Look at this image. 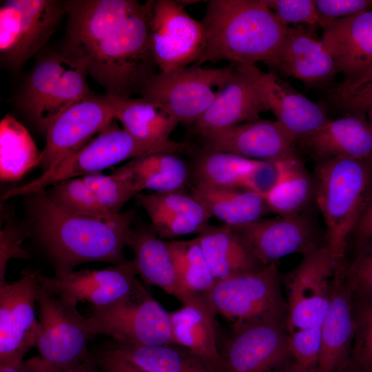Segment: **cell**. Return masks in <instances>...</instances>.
Instances as JSON below:
<instances>
[{"label":"cell","mask_w":372,"mask_h":372,"mask_svg":"<svg viewBox=\"0 0 372 372\" xmlns=\"http://www.w3.org/2000/svg\"><path fill=\"white\" fill-rule=\"evenodd\" d=\"M30 232L50 259L57 276L89 262H125L130 211L109 216L76 214L59 206L45 190L28 195Z\"/></svg>","instance_id":"cell-1"},{"label":"cell","mask_w":372,"mask_h":372,"mask_svg":"<svg viewBox=\"0 0 372 372\" xmlns=\"http://www.w3.org/2000/svg\"><path fill=\"white\" fill-rule=\"evenodd\" d=\"M201 22L206 41L194 64L199 66L227 60L273 68L289 28L264 0L209 1Z\"/></svg>","instance_id":"cell-2"},{"label":"cell","mask_w":372,"mask_h":372,"mask_svg":"<svg viewBox=\"0 0 372 372\" xmlns=\"http://www.w3.org/2000/svg\"><path fill=\"white\" fill-rule=\"evenodd\" d=\"M155 1L141 6L85 58L87 74L106 94H140L158 72L150 48V27Z\"/></svg>","instance_id":"cell-3"},{"label":"cell","mask_w":372,"mask_h":372,"mask_svg":"<svg viewBox=\"0 0 372 372\" xmlns=\"http://www.w3.org/2000/svg\"><path fill=\"white\" fill-rule=\"evenodd\" d=\"M314 197L327 227V242L345 257L347 241L372 199V161L335 158L316 162Z\"/></svg>","instance_id":"cell-4"},{"label":"cell","mask_w":372,"mask_h":372,"mask_svg":"<svg viewBox=\"0 0 372 372\" xmlns=\"http://www.w3.org/2000/svg\"><path fill=\"white\" fill-rule=\"evenodd\" d=\"M188 144L170 139L163 143L138 140L120 128L114 121L79 150L34 180L6 191L1 200L45 190L59 182L99 173L128 159L161 152H186Z\"/></svg>","instance_id":"cell-5"},{"label":"cell","mask_w":372,"mask_h":372,"mask_svg":"<svg viewBox=\"0 0 372 372\" xmlns=\"http://www.w3.org/2000/svg\"><path fill=\"white\" fill-rule=\"evenodd\" d=\"M85 61L63 52H51L34 65L21 92V110L41 130L65 110L93 94Z\"/></svg>","instance_id":"cell-6"},{"label":"cell","mask_w":372,"mask_h":372,"mask_svg":"<svg viewBox=\"0 0 372 372\" xmlns=\"http://www.w3.org/2000/svg\"><path fill=\"white\" fill-rule=\"evenodd\" d=\"M215 313L234 328L262 320H286L287 304L275 263L216 280L204 295Z\"/></svg>","instance_id":"cell-7"},{"label":"cell","mask_w":372,"mask_h":372,"mask_svg":"<svg viewBox=\"0 0 372 372\" xmlns=\"http://www.w3.org/2000/svg\"><path fill=\"white\" fill-rule=\"evenodd\" d=\"M235 63L220 68L193 65L183 69L158 71L140 94L158 105L178 123L194 124L212 104L216 92L230 78Z\"/></svg>","instance_id":"cell-8"},{"label":"cell","mask_w":372,"mask_h":372,"mask_svg":"<svg viewBox=\"0 0 372 372\" xmlns=\"http://www.w3.org/2000/svg\"><path fill=\"white\" fill-rule=\"evenodd\" d=\"M92 333L133 346L175 344L169 313L141 284L127 298L103 308H92L86 318Z\"/></svg>","instance_id":"cell-9"},{"label":"cell","mask_w":372,"mask_h":372,"mask_svg":"<svg viewBox=\"0 0 372 372\" xmlns=\"http://www.w3.org/2000/svg\"><path fill=\"white\" fill-rule=\"evenodd\" d=\"M344 259L325 243L303 255L287 275L288 333L321 325L329 306L333 278Z\"/></svg>","instance_id":"cell-10"},{"label":"cell","mask_w":372,"mask_h":372,"mask_svg":"<svg viewBox=\"0 0 372 372\" xmlns=\"http://www.w3.org/2000/svg\"><path fill=\"white\" fill-rule=\"evenodd\" d=\"M38 348L43 364L50 372H65L87 360L88 343L94 336L76 305L41 293L38 302Z\"/></svg>","instance_id":"cell-11"},{"label":"cell","mask_w":372,"mask_h":372,"mask_svg":"<svg viewBox=\"0 0 372 372\" xmlns=\"http://www.w3.org/2000/svg\"><path fill=\"white\" fill-rule=\"evenodd\" d=\"M65 15L63 1L8 0L0 8V53L17 69L38 52Z\"/></svg>","instance_id":"cell-12"},{"label":"cell","mask_w":372,"mask_h":372,"mask_svg":"<svg viewBox=\"0 0 372 372\" xmlns=\"http://www.w3.org/2000/svg\"><path fill=\"white\" fill-rule=\"evenodd\" d=\"M39 274L36 270L25 271L16 281L0 285V366L19 364L28 349L36 347Z\"/></svg>","instance_id":"cell-13"},{"label":"cell","mask_w":372,"mask_h":372,"mask_svg":"<svg viewBox=\"0 0 372 372\" xmlns=\"http://www.w3.org/2000/svg\"><path fill=\"white\" fill-rule=\"evenodd\" d=\"M206 41L204 26L179 1H155L150 48L158 71L185 68L197 62Z\"/></svg>","instance_id":"cell-14"},{"label":"cell","mask_w":372,"mask_h":372,"mask_svg":"<svg viewBox=\"0 0 372 372\" xmlns=\"http://www.w3.org/2000/svg\"><path fill=\"white\" fill-rule=\"evenodd\" d=\"M223 372H278L293 361L285 322L262 320L234 328L221 353Z\"/></svg>","instance_id":"cell-15"},{"label":"cell","mask_w":372,"mask_h":372,"mask_svg":"<svg viewBox=\"0 0 372 372\" xmlns=\"http://www.w3.org/2000/svg\"><path fill=\"white\" fill-rule=\"evenodd\" d=\"M114 119L107 94H93L65 110L46 131L39 165L43 172L79 150Z\"/></svg>","instance_id":"cell-16"},{"label":"cell","mask_w":372,"mask_h":372,"mask_svg":"<svg viewBox=\"0 0 372 372\" xmlns=\"http://www.w3.org/2000/svg\"><path fill=\"white\" fill-rule=\"evenodd\" d=\"M132 260L100 270H81L65 276H46L39 272L43 293L77 304L103 308L132 295L141 285Z\"/></svg>","instance_id":"cell-17"},{"label":"cell","mask_w":372,"mask_h":372,"mask_svg":"<svg viewBox=\"0 0 372 372\" xmlns=\"http://www.w3.org/2000/svg\"><path fill=\"white\" fill-rule=\"evenodd\" d=\"M141 4L136 0L63 1L67 20L61 51L85 61Z\"/></svg>","instance_id":"cell-18"},{"label":"cell","mask_w":372,"mask_h":372,"mask_svg":"<svg viewBox=\"0 0 372 372\" xmlns=\"http://www.w3.org/2000/svg\"><path fill=\"white\" fill-rule=\"evenodd\" d=\"M254 64H236L228 81L217 90L215 99L194 124L198 136L260 119L268 111L258 82Z\"/></svg>","instance_id":"cell-19"},{"label":"cell","mask_w":372,"mask_h":372,"mask_svg":"<svg viewBox=\"0 0 372 372\" xmlns=\"http://www.w3.org/2000/svg\"><path fill=\"white\" fill-rule=\"evenodd\" d=\"M91 356L104 372H216L205 361L175 344L133 346L111 339Z\"/></svg>","instance_id":"cell-20"},{"label":"cell","mask_w":372,"mask_h":372,"mask_svg":"<svg viewBox=\"0 0 372 372\" xmlns=\"http://www.w3.org/2000/svg\"><path fill=\"white\" fill-rule=\"evenodd\" d=\"M230 227V226H229ZM246 247L263 267L288 255H304L321 246L311 221L302 214L231 227Z\"/></svg>","instance_id":"cell-21"},{"label":"cell","mask_w":372,"mask_h":372,"mask_svg":"<svg viewBox=\"0 0 372 372\" xmlns=\"http://www.w3.org/2000/svg\"><path fill=\"white\" fill-rule=\"evenodd\" d=\"M199 136L205 150L255 161H281L298 151L296 140L276 121L259 119Z\"/></svg>","instance_id":"cell-22"},{"label":"cell","mask_w":372,"mask_h":372,"mask_svg":"<svg viewBox=\"0 0 372 372\" xmlns=\"http://www.w3.org/2000/svg\"><path fill=\"white\" fill-rule=\"evenodd\" d=\"M353 299L341 263L333 278L329 309L320 325L316 372H344L350 366L355 331Z\"/></svg>","instance_id":"cell-23"},{"label":"cell","mask_w":372,"mask_h":372,"mask_svg":"<svg viewBox=\"0 0 372 372\" xmlns=\"http://www.w3.org/2000/svg\"><path fill=\"white\" fill-rule=\"evenodd\" d=\"M126 245L134 254L132 261L137 274L145 282L161 288L183 305L194 306L215 315L203 295L192 292L183 285L174 268L167 242L152 227L131 229Z\"/></svg>","instance_id":"cell-24"},{"label":"cell","mask_w":372,"mask_h":372,"mask_svg":"<svg viewBox=\"0 0 372 372\" xmlns=\"http://www.w3.org/2000/svg\"><path fill=\"white\" fill-rule=\"evenodd\" d=\"M364 112L330 119L313 133L297 141V147L316 162L347 158L372 161V130Z\"/></svg>","instance_id":"cell-25"},{"label":"cell","mask_w":372,"mask_h":372,"mask_svg":"<svg viewBox=\"0 0 372 372\" xmlns=\"http://www.w3.org/2000/svg\"><path fill=\"white\" fill-rule=\"evenodd\" d=\"M273 68L307 86L328 83L338 74L333 59L314 26H289Z\"/></svg>","instance_id":"cell-26"},{"label":"cell","mask_w":372,"mask_h":372,"mask_svg":"<svg viewBox=\"0 0 372 372\" xmlns=\"http://www.w3.org/2000/svg\"><path fill=\"white\" fill-rule=\"evenodd\" d=\"M322 28V41L343 81L372 66V10L331 21Z\"/></svg>","instance_id":"cell-27"},{"label":"cell","mask_w":372,"mask_h":372,"mask_svg":"<svg viewBox=\"0 0 372 372\" xmlns=\"http://www.w3.org/2000/svg\"><path fill=\"white\" fill-rule=\"evenodd\" d=\"M258 82L268 111L296 143L331 119L323 106L297 92L274 73L259 69Z\"/></svg>","instance_id":"cell-28"},{"label":"cell","mask_w":372,"mask_h":372,"mask_svg":"<svg viewBox=\"0 0 372 372\" xmlns=\"http://www.w3.org/2000/svg\"><path fill=\"white\" fill-rule=\"evenodd\" d=\"M191 195L211 218L215 217L230 227L255 222L271 212L264 197L240 188L196 182Z\"/></svg>","instance_id":"cell-29"},{"label":"cell","mask_w":372,"mask_h":372,"mask_svg":"<svg viewBox=\"0 0 372 372\" xmlns=\"http://www.w3.org/2000/svg\"><path fill=\"white\" fill-rule=\"evenodd\" d=\"M196 238L216 280L263 267L228 225H207Z\"/></svg>","instance_id":"cell-30"},{"label":"cell","mask_w":372,"mask_h":372,"mask_svg":"<svg viewBox=\"0 0 372 372\" xmlns=\"http://www.w3.org/2000/svg\"><path fill=\"white\" fill-rule=\"evenodd\" d=\"M174 343L223 372L224 361L217 346L215 315L194 306L183 307L169 313Z\"/></svg>","instance_id":"cell-31"},{"label":"cell","mask_w":372,"mask_h":372,"mask_svg":"<svg viewBox=\"0 0 372 372\" xmlns=\"http://www.w3.org/2000/svg\"><path fill=\"white\" fill-rule=\"evenodd\" d=\"M107 96L113 105L115 119L132 136L154 143L170 140L178 123L158 105L142 96Z\"/></svg>","instance_id":"cell-32"},{"label":"cell","mask_w":372,"mask_h":372,"mask_svg":"<svg viewBox=\"0 0 372 372\" xmlns=\"http://www.w3.org/2000/svg\"><path fill=\"white\" fill-rule=\"evenodd\" d=\"M141 193L181 190L187 180L186 163L176 154L161 152L130 160L122 165Z\"/></svg>","instance_id":"cell-33"},{"label":"cell","mask_w":372,"mask_h":372,"mask_svg":"<svg viewBox=\"0 0 372 372\" xmlns=\"http://www.w3.org/2000/svg\"><path fill=\"white\" fill-rule=\"evenodd\" d=\"M41 152L27 129L6 114L0 123V178L3 182L21 179L39 166Z\"/></svg>","instance_id":"cell-34"},{"label":"cell","mask_w":372,"mask_h":372,"mask_svg":"<svg viewBox=\"0 0 372 372\" xmlns=\"http://www.w3.org/2000/svg\"><path fill=\"white\" fill-rule=\"evenodd\" d=\"M280 163V180L264 198L270 211L278 216L300 215L314 196L312 176L298 154L281 160Z\"/></svg>","instance_id":"cell-35"},{"label":"cell","mask_w":372,"mask_h":372,"mask_svg":"<svg viewBox=\"0 0 372 372\" xmlns=\"http://www.w3.org/2000/svg\"><path fill=\"white\" fill-rule=\"evenodd\" d=\"M177 275L190 291L205 295L216 280L196 237L167 242Z\"/></svg>","instance_id":"cell-36"},{"label":"cell","mask_w":372,"mask_h":372,"mask_svg":"<svg viewBox=\"0 0 372 372\" xmlns=\"http://www.w3.org/2000/svg\"><path fill=\"white\" fill-rule=\"evenodd\" d=\"M257 161L231 153L204 149L196 164V182L240 188Z\"/></svg>","instance_id":"cell-37"},{"label":"cell","mask_w":372,"mask_h":372,"mask_svg":"<svg viewBox=\"0 0 372 372\" xmlns=\"http://www.w3.org/2000/svg\"><path fill=\"white\" fill-rule=\"evenodd\" d=\"M81 178L93 192L101 207L110 214L120 213L123 207L140 193L122 166L109 175L99 172Z\"/></svg>","instance_id":"cell-38"},{"label":"cell","mask_w":372,"mask_h":372,"mask_svg":"<svg viewBox=\"0 0 372 372\" xmlns=\"http://www.w3.org/2000/svg\"><path fill=\"white\" fill-rule=\"evenodd\" d=\"M138 205L146 213H164L185 215L207 225L211 218L203 206L192 195L181 190L167 192L138 194L136 196Z\"/></svg>","instance_id":"cell-39"},{"label":"cell","mask_w":372,"mask_h":372,"mask_svg":"<svg viewBox=\"0 0 372 372\" xmlns=\"http://www.w3.org/2000/svg\"><path fill=\"white\" fill-rule=\"evenodd\" d=\"M48 193L59 206L76 214L94 216L114 215L107 213L101 207L81 177L59 182L52 185Z\"/></svg>","instance_id":"cell-40"},{"label":"cell","mask_w":372,"mask_h":372,"mask_svg":"<svg viewBox=\"0 0 372 372\" xmlns=\"http://www.w3.org/2000/svg\"><path fill=\"white\" fill-rule=\"evenodd\" d=\"M354 311L355 331L350 366L372 372V300Z\"/></svg>","instance_id":"cell-41"},{"label":"cell","mask_w":372,"mask_h":372,"mask_svg":"<svg viewBox=\"0 0 372 372\" xmlns=\"http://www.w3.org/2000/svg\"><path fill=\"white\" fill-rule=\"evenodd\" d=\"M360 243V251L350 263L346 265L344 260L342 270L353 296L372 300V239Z\"/></svg>","instance_id":"cell-42"},{"label":"cell","mask_w":372,"mask_h":372,"mask_svg":"<svg viewBox=\"0 0 372 372\" xmlns=\"http://www.w3.org/2000/svg\"><path fill=\"white\" fill-rule=\"evenodd\" d=\"M289 345L295 362L309 371H317L321 346L320 326L289 333Z\"/></svg>","instance_id":"cell-43"},{"label":"cell","mask_w":372,"mask_h":372,"mask_svg":"<svg viewBox=\"0 0 372 372\" xmlns=\"http://www.w3.org/2000/svg\"><path fill=\"white\" fill-rule=\"evenodd\" d=\"M285 25L290 24L315 26L320 17L313 0H264Z\"/></svg>","instance_id":"cell-44"},{"label":"cell","mask_w":372,"mask_h":372,"mask_svg":"<svg viewBox=\"0 0 372 372\" xmlns=\"http://www.w3.org/2000/svg\"><path fill=\"white\" fill-rule=\"evenodd\" d=\"M0 231V285L3 284L8 261L12 258L28 259L30 254L22 248V242L30 235L14 220L6 218Z\"/></svg>","instance_id":"cell-45"},{"label":"cell","mask_w":372,"mask_h":372,"mask_svg":"<svg viewBox=\"0 0 372 372\" xmlns=\"http://www.w3.org/2000/svg\"><path fill=\"white\" fill-rule=\"evenodd\" d=\"M281 176L280 161H258L243 179L240 189L265 197L276 187Z\"/></svg>","instance_id":"cell-46"},{"label":"cell","mask_w":372,"mask_h":372,"mask_svg":"<svg viewBox=\"0 0 372 372\" xmlns=\"http://www.w3.org/2000/svg\"><path fill=\"white\" fill-rule=\"evenodd\" d=\"M152 227L161 238H173L200 233L207 226L196 219L178 214L150 213L147 214Z\"/></svg>","instance_id":"cell-47"},{"label":"cell","mask_w":372,"mask_h":372,"mask_svg":"<svg viewBox=\"0 0 372 372\" xmlns=\"http://www.w3.org/2000/svg\"><path fill=\"white\" fill-rule=\"evenodd\" d=\"M319 25L372 10V0H316Z\"/></svg>","instance_id":"cell-48"},{"label":"cell","mask_w":372,"mask_h":372,"mask_svg":"<svg viewBox=\"0 0 372 372\" xmlns=\"http://www.w3.org/2000/svg\"><path fill=\"white\" fill-rule=\"evenodd\" d=\"M333 103L340 109L351 112H364L372 108V83L352 92L331 94Z\"/></svg>","instance_id":"cell-49"},{"label":"cell","mask_w":372,"mask_h":372,"mask_svg":"<svg viewBox=\"0 0 372 372\" xmlns=\"http://www.w3.org/2000/svg\"><path fill=\"white\" fill-rule=\"evenodd\" d=\"M370 83H372V66L347 81H342L341 83L331 90V94L352 92Z\"/></svg>","instance_id":"cell-50"},{"label":"cell","mask_w":372,"mask_h":372,"mask_svg":"<svg viewBox=\"0 0 372 372\" xmlns=\"http://www.w3.org/2000/svg\"><path fill=\"white\" fill-rule=\"evenodd\" d=\"M353 233L360 242L372 239V199L360 216Z\"/></svg>","instance_id":"cell-51"},{"label":"cell","mask_w":372,"mask_h":372,"mask_svg":"<svg viewBox=\"0 0 372 372\" xmlns=\"http://www.w3.org/2000/svg\"><path fill=\"white\" fill-rule=\"evenodd\" d=\"M0 372H50L42 364L39 358L23 361L16 366H0Z\"/></svg>","instance_id":"cell-52"},{"label":"cell","mask_w":372,"mask_h":372,"mask_svg":"<svg viewBox=\"0 0 372 372\" xmlns=\"http://www.w3.org/2000/svg\"><path fill=\"white\" fill-rule=\"evenodd\" d=\"M98 366L90 356L76 367L65 372H99Z\"/></svg>","instance_id":"cell-53"},{"label":"cell","mask_w":372,"mask_h":372,"mask_svg":"<svg viewBox=\"0 0 372 372\" xmlns=\"http://www.w3.org/2000/svg\"><path fill=\"white\" fill-rule=\"evenodd\" d=\"M278 372H312L311 371H309L294 361L291 362L289 365H287L285 368L282 369L281 371Z\"/></svg>","instance_id":"cell-54"},{"label":"cell","mask_w":372,"mask_h":372,"mask_svg":"<svg viewBox=\"0 0 372 372\" xmlns=\"http://www.w3.org/2000/svg\"><path fill=\"white\" fill-rule=\"evenodd\" d=\"M344 372H369V371L350 366Z\"/></svg>","instance_id":"cell-55"},{"label":"cell","mask_w":372,"mask_h":372,"mask_svg":"<svg viewBox=\"0 0 372 372\" xmlns=\"http://www.w3.org/2000/svg\"><path fill=\"white\" fill-rule=\"evenodd\" d=\"M367 118L372 130V108L369 109L366 111Z\"/></svg>","instance_id":"cell-56"}]
</instances>
